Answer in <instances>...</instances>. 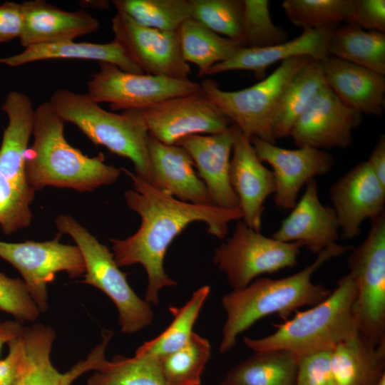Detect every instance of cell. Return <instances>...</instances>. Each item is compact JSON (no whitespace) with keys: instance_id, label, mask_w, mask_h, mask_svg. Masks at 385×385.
<instances>
[{"instance_id":"1","label":"cell","mask_w":385,"mask_h":385,"mask_svg":"<svg viewBox=\"0 0 385 385\" xmlns=\"http://www.w3.org/2000/svg\"><path fill=\"white\" fill-rule=\"evenodd\" d=\"M132 183L133 189L124 192L128 207L141 219L138 230L123 239H110L113 254L119 267L141 265L147 274L145 300L159 303V292L178 284L164 270V259L173 240L191 222L201 221L207 232L223 239L228 225L242 217L238 208L225 209L183 202L156 188L131 171L122 168Z\"/></svg>"},{"instance_id":"2","label":"cell","mask_w":385,"mask_h":385,"mask_svg":"<svg viewBox=\"0 0 385 385\" xmlns=\"http://www.w3.org/2000/svg\"><path fill=\"white\" fill-rule=\"evenodd\" d=\"M352 247L333 244L299 272L279 279L257 278L244 288L225 294L221 304L226 313L220 352L232 349L239 334L263 317L277 314L284 321L302 307H312L327 298L332 290L312 281L313 274L329 260Z\"/></svg>"},{"instance_id":"3","label":"cell","mask_w":385,"mask_h":385,"mask_svg":"<svg viewBox=\"0 0 385 385\" xmlns=\"http://www.w3.org/2000/svg\"><path fill=\"white\" fill-rule=\"evenodd\" d=\"M64 123L48 102L35 108L34 142L26 153L29 185L35 191L56 187L91 192L115 183L122 168L106 164L102 153L88 157L70 145L64 137Z\"/></svg>"},{"instance_id":"4","label":"cell","mask_w":385,"mask_h":385,"mask_svg":"<svg viewBox=\"0 0 385 385\" xmlns=\"http://www.w3.org/2000/svg\"><path fill=\"white\" fill-rule=\"evenodd\" d=\"M356 284L349 273L339 278L337 287L319 303L274 326L266 337H245V344L255 352L284 350L297 356L332 350L359 333L354 304Z\"/></svg>"},{"instance_id":"5","label":"cell","mask_w":385,"mask_h":385,"mask_svg":"<svg viewBox=\"0 0 385 385\" xmlns=\"http://www.w3.org/2000/svg\"><path fill=\"white\" fill-rule=\"evenodd\" d=\"M48 102L65 123L76 125L93 144L129 159L135 174L151 184L150 135L140 110L108 111L87 93L66 88L54 91Z\"/></svg>"},{"instance_id":"6","label":"cell","mask_w":385,"mask_h":385,"mask_svg":"<svg viewBox=\"0 0 385 385\" xmlns=\"http://www.w3.org/2000/svg\"><path fill=\"white\" fill-rule=\"evenodd\" d=\"M312 59L300 56L283 61L268 76L239 91H223L210 78L201 82V89L247 137L275 143L272 122L282 95L295 74Z\"/></svg>"},{"instance_id":"7","label":"cell","mask_w":385,"mask_h":385,"mask_svg":"<svg viewBox=\"0 0 385 385\" xmlns=\"http://www.w3.org/2000/svg\"><path fill=\"white\" fill-rule=\"evenodd\" d=\"M55 223L59 233L71 236L82 254L86 272L81 282L99 289L115 305L121 332L133 334L150 325L154 319L150 304L134 292L109 249L68 215H58Z\"/></svg>"},{"instance_id":"8","label":"cell","mask_w":385,"mask_h":385,"mask_svg":"<svg viewBox=\"0 0 385 385\" xmlns=\"http://www.w3.org/2000/svg\"><path fill=\"white\" fill-rule=\"evenodd\" d=\"M356 295L354 314L359 333L374 344L385 340V212L370 220L367 237L347 259Z\"/></svg>"},{"instance_id":"9","label":"cell","mask_w":385,"mask_h":385,"mask_svg":"<svg viewBox=\"0 0 385 385\" xmlns=\"http://www.w3.org/2000/svg\"><path fill=\"white\" fill-rule=\"evenodd\" d=\"M302 245L263 235L238 220L232 235L217 247L212 261L233 289H242L263 274L297 265Z\"/></svg>"},{"instance_id":"10","label":"cell","mask_w":385,"mask_h":385,"mask_svg":"<svg viewBox=\"0 0 385 385\" xmlns=\"http://www.w3.org/2000/svg\"><path fill=\"white\" fill-rule=\"evenodd\" d=\"M87 94L96 102L108 103L112 111L142 110L163 101L201 91L200 83L145 73H135L99 62L98 71L87 83Z\"/></svg>"},{"instance_id":"11","label":"cell","mask_w":385,"mask_h":385,"mask_svg":"<svg viewBox=\"0 0 385 385\" xmlns=\"http://www.w3.org/2000/svg\"><path fill=\"white\" fill-rule=\"evenodd\" d=\"M61 234L46 242L0 241V257L15 267L41 313L48 309L47 285L58 272H66L71 278L85 274L82 254L76 245L60 242Z\"/></svg>"},{"instance_id":"12","label":"cell","mask_w":385,"mask_h":385,"mask_svg":"<svg viewBox=\"0 0 385 385\" xmlns=\"http://www.w3.org/2000/svg\"><path fill=\"white\" fill-rule=\"evenodd\" d=\"M149 135L167 145L197 134L217 133L231 121L202 91L169 98L140 110Z\"/></svg>"},{"instance_id":"13","label":"cell","mask_w":385,"mask_h":385,"mask_svg":"<svg viewBox=\"0 0 385 385\" xmlns=\"http://www.w3.org/2000/svg\"><path fill=\"white\" fill-rule=\"evenodd\" d=\"M114 39L147 74L188 79L190 67L182 55L177 31H161L137 24L117 12L111 21Z\"/></svg>"},{"instance_id":"14","label":"cell","mask_w":385,"mask_h":385,"mask_svg":"<svg viewBox=\"0 0 385 385\" xmlns=\"http://www.w3.org/2000/svg\"><path fill=\"white\" fill-rule=\"evenodd\" d=\"M262 162L269 163L274 178V203L279 209L292 210L301 188L315 177L329 173L334 165L332 156L312 147L287 149L257 138H250Z\"/></svg>"},{"instance_id":"15","label":"cell","mask_w":385,"mask_h":385,"mask_svg":"<svg viewBox=\"0 0 385 385\" xmlns=\"http://www.w3.org/2000/svg\"><path fill=\"white\" fill-rule=\"evenodd\" d=\"M362 115L342 103L327 84L295 122L289 136L299 147L320 150L346 148Z\"/></svg>"},{"instance_id":"16","label":"cell","mask_w":385,"mask_h":385,"mask_svg":"<svg viewBox=\"0 0 385 385\" xmlns=\"http://www.w3.org/2000/svg\"><path fill=\"white\" fill-rule=\"evenodd\" d=\"M329 197L344 240L359 236L365 220H371L384 212L385 187L366 160L356 165L334 183Z\"/></svg>"},{"instance_id":"17","label":"cell","mask_w":385,"mask_h":385,"mask_svg":"<svg viewBox=\"0 0 385 385\" xmlns=\"http://www.w3.org/2000/svg\"><path fill=\"white\" fill-rule=\"evenodd\" d=\"M232 152L230 180L242 218L248 227L260 232L264 203L274 192L273 173L259 159L250 138L235 125Z\"/></svg>"},{"instance_id":"18","label":"cell","mask_w":385,"mask_h":385,"mask_svg":"<svg viewBox=\"0 0 385 385\" xmlns=\"http://www.w3.org/2000/svg\"><path fill=\"white\" fill-rule=\"evenodd\" d=\"M112 332H103V339L88 354L65 373H61L51 361V351L56 338L49 326L34 324L24 327L22 337L28 357L27 369L18 385H71L81 374L88 371H99L107 359L106 349Z\"/></svg>"},{"instance_id":"19","label":"cell","mask_w":385,"mask_h":385,"mask_svg":"<svg viewBox=\"0 0 385 385\" xmlns=\"http://www.w3.org/2000/svg\"><path fill=\"white\" fill-rule=\"evenodd\" d=\"M233 137L232 124L224 131L189 135L175 144L185 148L192 158L212 205L225 209L239 207L238 198L230 180Z\"/></svg>"},{"instance_id":"20","label":"cell","mask_w":385,"mask_h":385,"mask_svg":"<svg viewBox=\"0 0 385 385\" xmlns=\"http://www.w3.org/2000/svg\"><path fill=\"white\" fill-rule=\"evenodd\" d=\"M339 225L334 209L322 203L314 179L306 184L304 192L289 215L283 220L272 237L285 242H297L309 251L319 253L337 243Z\"/></svg>"},{"instance_id":"21","label":"cell","mask_w":385,"mask_h":385,"mask_svg":"<svg viewBox=\"0 0 385 385\" xmlns=\"http://www.w3.org/2000/svg\"><path fill=\"white\" fill-rule=\"evenodd\" d=\"M23 19L19 38L22 46L74 41L98 30V20L85 10L64 11L44 0L20 3Z\"/></svg>"},{"instance_id":"22","label":"cell","mask_w":385,"mask_h":385,"mask_svg":"<svg viewBox=\"0 0 385 385\" xmlns=\"http://www.w3.org/2000/svg\"><path fill=\"white\" fill-rule=\"evenodd\" d=\"M7 125L0 146V180L24 192H36L28 183L26 153L33 133L35 108L25 93L12 91L1 105Z\"/></svg>"},{"instance_id":"23","label":"cell","mask_w":385,"mask_h":385,"mask_svg":"<svg viewBox=\"0 0 385 385\" xmlns=\"http://www.w3.org/2000/svg\"><path fill=\"white\" fill-rule=\"evenodd\" d=\"M148 146L153 186L183 202L213 205L204 183L193 169L194 162L185 148L163 143L150 136Z\"/></svg>"},{"instance_id":"24","label":"cell","mask_w":385,"mask_h":385,"mask_svg":"<svg viewBox=\"0 0 385 385\" xmlns=\"http://www.w3.org/2000/svg\"><path fill=\"white\" fill-rule=\"evenodd\" d=\"M338 26L303 30L294 38L271 46L240 48L228 60L213 66L207 76L245 70L254 72L260 78L264 76L266 69L272 64L293 57L307 56L321 61L328 56L329 36Z\"/></svg>"},{"instance_id":"25","label":"cell","mask_w":385,"mask_h":385,"mask_svg":"<svg viewBox=\"0 0 385 385\" xmlns=\"http://www.w3.org/2000/svg\"><path fill=\"white\" fill-rule=\"evenodd\" d=\"M321 63L327 86L342 103L361 115H382L384 76L332 56Z\"/></svg>"},{"instance_id":"26","label":"cell","mask_w":385,"mask_h":385,"mask_svg":"<svg viewBox=\"0 0 385 385\" xmlns=\"http://www.w3.org/2000/svg\"><path fill=\"white\" fill-rule=\"evenodd\" d=\"M384 368L385 340L374 344L358 333L332 350L334 385H376Z\"/></svg>"},{"instance_id":"27","label":"cell","mask_w":385,"mask_h":385,"mask_svg":"<svg viewBox=\"0 0 385 385\" xmlns=\"http://www.w3.org/2000/svg\"><path fill=\"white\" fill-rule=\"evenodd\" d=\"M52 59L98 61L113 64L125 71L144 73L115 39L104 43L71 41L29 46L19 53L0 58V64L17 67L34 61Z\"/></svg>"},{"instance_id":"28","label":"cell","mask_w":385,"mask_h":385,"mask_svg":"<svg viewBox=\"0 0 385 385\" xmlns=\"http://www.w3.org/2000/svg\"><path fill=\"white\" fill-rule=\"evenodd\" d=\"M328 56L385 75V32L355 25L338 26L327 43Z\"/></svg>"},{"instance_id":"29","label":"cell","mask_w":385,"mask_h":385,"mask_svg":"<svg viewBox=\"0 0 385 385\" xmlns=\"http://www.w3.org/2000/svg\"><path fill=\"white\" fill-rule=\"evenodd\" d=\"M327 85L321 61L312 59L286 88L272 122L275 139L289 136L299 117L317 93Z\"/></svg>"},{"instance_id":"30","label":"cell","mask_w":385,"mask_h":385,"mask_svg":"<svg viewBox=\"0 0 385 385\" xmlns=\"http://www.w3.org/2000/svg\"><path fill=\"white\" fill-rule=\"evenodd\" d=\"M299 356L284 350L255 352L235 366L226 385H294Z\"/></svg>"},{"instance_id":"31","label":"cell","mask_w":385,"mask_h":385,"mask_svg":"<svg viewBox=\"0 0 385 385\" xmlns=\"http://www.w3.org/2000/svg\"><path fill=\"white\" fill-rule=\"evenodd\" d=\"M178 32L183 57L197 67L200 77L243 48L240 43L222 37L192 19L185 21Z\"/></svg>"},{"instance_id":"32","label":"cell","mask_w":385,"mask_h":385,"mask_svg":"<svg viewBox=\"0 0 385 385\" xmlns=\"http://www.w3.org/2000/svg\"><path fill=\"white\" fill-rule=\"evenodd\" d=\"M210 292L208 285L202 286L193 292L183 306L170 307L168 309L173 316L171 323L155 338L139 346L135 355L156 359L185 345L194 332V324Z\"/></svg>"},{"instance_id":"33","label":"cell","mask_w":385,"mask_h":385,"mask_svg":"<svg viewBox=\"0 0 385 385\" xmlns=\"http://www.w3.org/2000/svg\"><path fill=\"white\" fill-rule=\"evenodd\" d=\"M210 356V342L193 332L182 348L156 359L168 385H200Z\"/></svg>"},{"instance_id":"34","label":"cell","mask_w":385,"mask_h":385,"mask_svg":"<svg viewBox=\"0 0 385 385\" xmlns=\"http://www.w3.org/2000/svg\"><path fill=\"white\" fill-rule=\"evenodd\" d=\"M117 12L137 24L161 31H177L191 19L190 0H113Z\"/></svg>"},{"instance_id":"35","label":"cell","mask_w":385,"mask_h":385,"mask_svg":"<svg viewBox=\"0 0 385 385\" xmlns=\"http://www.w3.org/2000/svg\"><path fill=\"white\" fill-rule=\"evenodd\" d=\"M87 385H168L157 359L115 356L90 376Z\"/></svg>"},{"instance_id":"36","label":"cell","mask_w":385,"mask_h":385,"mask_svg":"<svg viewBox=\"0 0 385 385\" xmlns=\"http://www.w3.org/2000/svg\"><path fill=\"white\" fill-rule=\"evenodd\" d=\"M351 0H285L282 6L293 25L317 29L346 22Z\"/></svg>"},{"instance_id":"37","label":"cell","mask_w":385,"mask_h":385,"mask_svg":"<svg viewBox=\"0 0 385 385\" xmlns=\"http://www.w3.org/2000/svg\"><path fill=\"white\" fill-rule=\"evenodd\" d=\"M190 2L192 19L242 46L243 0H190Z\"/></svg>"},{"instance_id":"38","label":"cell","mask_w":385,"mask_h":385,"mask_svg":"<svg viewBox=\"0 0 385 385\" xmlns=\"http://www.w3.org/2000/svg\"><path fill=\"white\" fill-rule=\"evenodd\" d=\"M288 34L275 25L267 0H243V48H264L287 41Z\"/></svg>"},{"instance_id":"39","label":"cell","mask_w":385,"mask_h":385,"mask_svg":"<svg viewBox=\"0 0 385 385\" xmlns=\"http://www.w3.org/2000/svg\"><path fill=\"white\" fill-rule=\"evenodd\" d=\"M0 311L12 315L21 323L34 322L41 313L23 279L9 277L1 272Z\"/></svg>"},{"instance_id":"40","label":"cell","mask_w":385,"mask_h":385,"mask_svg":"<svg viewBox=\"0 0 385 385\" xmlns=\"http://www.w3.org/2000/svg\"><path fill=\"white\" fill-rule=\"evenodd\" d=\"M331 355L326 350L299 356L294 385H334Z\"/></svg>"},{"instance_id":"41","label":"cell","mask_w":385,"mask_h":385,"mask_svg":"<svg viewBox=\"0 0 385 385\" xmlns=\"http://www.w3.org/2000/svg\"><path fill=\"white\" fill-rule=\"evenodd\" d=\"M345 23L367 31L385 32V1L351 0Z\"/></svg>"},{"instance_id":"42","label":"cell","mask_w":385,"mask_h":385,"mask_svg":"<svg viewBox=\"0 0 385 385\" xmlns=\"http://www.w3.org/2000/svg\"><path fill=\"white\" fill-rule=\"evenodd\" d=\"M7 345L8 354L0 360V385H18L28 366L22 334L9 341Z\"/></svg>"},{"instance_id":"43","label":"cell","mask_w":385,"mask_h":385,"mask_svg":"<svg viewBox=\"0 0 385 385\" xmlns=\"http://www.w3.org/2000/svg\"><path fill=\"white\" fill-rule=\"evenodd\" d=\"M23 19L20 3L6 1L0 5V43L19 38Z\"/></svg>"},{"instance_id":"44","label":"cell","mask_w":385,"mask_h":385,"mask_svg":"<svg viewBox=\"0 0 385 385\" xmlns=\"http://www.w3.org/2000/svg\"><path fill=\"white\" fill-rule=\"evenodd\" d=\"M366 162L375 176L385 187V135L384 134L379 136Z\"/></svg>"},{"instance_id":"45","label":"cell","mask_w":385,"mask_h":385,"mask_svg":"<svg viewBox=\"0 0 385 385\" xmlns=\"http://www.w3.org/2000/svg\"><path fill=\"white\" fill-rule=\"evenodd\" d=\"M24 327L16 320L0 321V353L4 344L22 334Z\"/></svg>"},{"instance_id":"46","label":"cell","mask_w":385,"mask_h":385,"mask_svg":"<svg viewBox=\"0 0 385 385\" xmlns=\"http://www.w3.org/2000/svg\"><path fill=\"white\" fill-rule=\"evenodd\" d=\"M376 385H385V374L380 378Z\"/></svg>"},{"instance_id":"47","label":"cell","mask_w":385,"mask_h":385,"mask_svg":"<svg viewBox=\"0 0 385 385\" xmlns=\"http://www.w3.org/2000/svg\"><path fill=\"white\" fill-rule=\"evenodd\" d=\"M217 385H226L225 381L223 380L222 381H221L220 384H218Z\"/></svg>"}]
</instances>
